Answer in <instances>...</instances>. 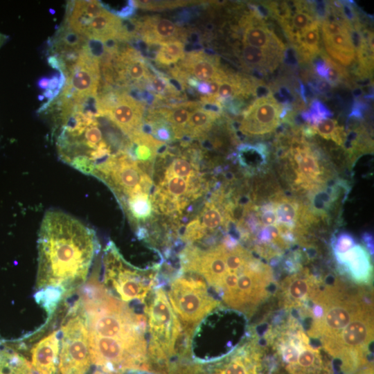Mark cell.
<instances>
[{"label": "cell", "mask_w": 374, "mask_h": 374, "mask_svg": "<svg viewBox=\"0 0 374 374\" xmlns=\"http://www.w3.org/2000/svg\"><path fill=\"white\" fill-rule=\"evenodd\" d=\"M198 105L188 103L161 111V114L170 126L175 139L185 136V129L192 111Z\"/></svg>", "instance_id": "cell-29"}, {"label": "cell", "mask_w": 374, "mask_h": 374, "mask_svg": "<svg viewBox=\"0 0 374 374\" xmlns=\"http://www.w3.org/2000/svg\"><path fill=\"white\" fill-rule=\"evenodd\" d=\"M320 288L316 278L308 271L289 276L282 284L284 304L290 308L305 310Z\"/></svg>", "instance_id": "cell-14"}, {"label": "cell", "mask_w": 374, "mask_h": 374, "mask_svg": "<svg viewBox=\"0 0 374 374\" xmlns=\"http://www.w3.org/2000/svg\"><path fill=\"white\" fill-rule=\"evenodd\" d=\"M100 116H107L128 137L142 130L144 107L133 97L109 93L98 98Z\"/></svg>", "instance_id": "cell-9"}, {"label": "cell", "mask_w": 374, "mask_h": 374, "mask_svg": "<svg viewBox=\"0 0 374 374\" xmlns=\"http://www.w3.org/2000/svg\"><path fill=\"white\" fill-rule=\"evenodd\" d=\"M148 81L151 89L159 94L165 95L175 91L169 81L161 75H150Z\"/></svg>", "instance_id": "cell-39"}, {"label": "cell", "mask_w": 374, "mask_h": 374, "mask_svg": "<svg viewBox=\"0 0 374 374\" xmlns=\"http://www.w3.org/2000/svg\"><path fill=\"white\" fill-rule=\"evenodd\" d=\"M98 249L93 229L62 211H47L38 234L36 290L68 295L84 284Z\"/></svg>", "instance_id": "cell-2"}, {"label": "cell", "mask_w": 374, "mask_h": 374, "mask_svg": "<svg viewBox=\"0 0 374 374\" xmlns=\"http://www.w3.org/2000/svg\"><path fill=\"white\" fill-rule=\"evenodd\" d=\"M260 355L252 344L243 345L218 364L212 374H259Z\"/></svg>", "instance_id": "cell-17"}, {"label": "cell", "mask_w": 374, "mask_h": 374, "mask_svg": "<svg viewBox=\"0 0 374 374\" xmlns=\"http://www.w3.org/2000/svg\"><path fill=\"white\" fill-rule=\"evenodd\" d=\"M168 299L178 319L190 327L198 324L219 305L199 276L176 278L170 284Z\"/></svg>", "instance_id": "cell-7"}, {"label": "cell", "mask_w": 374, "mask_h": 374, "mask_svg": "<svg viewBox=\"0 0 374 374\" xmlns=\"http://www.w3.org/2000/svg\"><path fill=\"white\" fill-rule=\"evenodd\" d=\"M351 27L338 33L323 37L328 53L340 65L349 66L355 61V50L350 36Z\"/></svg>", "instance_id": "cell-22"}, {"label": "cell", "mask_w": 374, "mask_h": 374, "mask_svg": "<svg viewBox=\"0 0 374 374\" xmlns=\"http://www.w3.org/2000/svg\"><path fill=\"white\" fill-rule=\"evenodd\" d=\"M258 213L262 225L266 226L276 224V216L272 202L262 204Z\"/></svg>", "instance_id": "cell-38"}, {"label": "cell", "mask_w": 374, "mask_h": 374, "mask_svg": "<svg viewBox=\"0 0 374 374\" xmlns=\"http://www.w3.org/2000/svg\"><path fill=\"white\" fill-rule=\"evenodd\" d=\"M141 166V162L136 161L126 151L121 150L98 165L91 175L104 181L121 204L132 195L149 193L152 179Z\"/></svg>", "instance_id": "cell-5"}, {"label": "cell", "mask_w": 374, "mask_h": 374, "mask_svg": "<svg viewBox=\"0 0 374 374\" xmlns=\"http://www.w3.org/2000/svg\"><path fill=\"white\" fill-rule=\"evenodd\" d=\"M320 25L315 20L296 40L294 45L306 60L314 58L320 51Z\"/></svg>", "instance_id": "cell-31"}, {"label": "cell", "mask_w": 374, "mask_h": 374, "mask_svg": "<svg viewBox=\"0 0 374 374\" xmlns=\"http://www.w3.org/2000/svg\"><path fill=\"white\" fill-rule=\"evenodd\" d=\"M315 89L319 93H326L330 89V85L325 80H319L314 85Z\"/></svg>", "instance_id": "cell-41"}, {"label": "cell", "mask_w": 374, "mask_h": 374, "mask_svg": "<svg viewBox=\"0 0 374 374\" xmlns=\"http://www.w3.org/2000/svg\"><path fill=\"white\" fill-rule=\"evenodd\" d=\"M356 244L355 238L347 232L339 233L332 240V251L334 254L343 253Z\"/></svg>", "instance_id": "cell-35"}, {"label": "cell", "mask_w": 374, "mask_h": 374, "mask_svg": "<svg viewBox=\"0 0 374 374\" xmlns=\"http://www.w3.org/2000/svg\"><path fill=\"white\" fill-rule=\"evenodd\" d=\"M218 116V112L197 105L191 112L186 127L185 135L190 137L203 136L211 127Z\"/></svg>", "instance_id": "cell-30"}, {"label": "cell", "mask_w": 374, "mask_h": 374, "mask_svg": "<svg viewBox=\"0 0 374 374\" xmlns=\"http://www.w3.org/2000/svg\"><path fill=\"white\" fill-rule=\"evenodd\" d=\"M144 40L149 43L163 44L176 40L179 28L172 21L164 18H148L141 26Z\"/></svg>", "instance_id": "cell-23"}, {"label": "cell", "mask_w": 374, "mask_h": 374, "mask_svg": "<svg viewBox=\"0 0 374 374\" xmlns=\"http://www.w3.org/2000/svg\"><path fill=\"white\" fill-rule=\"evenodd\" d=\"M99 61L83 48L71 69L66 73V82L60 95L70 98L97 96L100 80Z\"/></svg>", "instance_id": "cell-11"}, {"label": "cell", "mask_w": 374, "mask_h": 374, "mask_svg": "<svg viewBox=\"0 0 374 374\" xmlns=\"http://www.w3.org/2000/svg\"><path fill=\"white\" fill-rule=\"evenodd\" d=\"M155 56L157 63L162 65H170L184 57V44L177 39L161 44Z\"/></svg>", "instance_id": "cell-33"}, {"label": "cell", "mask_w": 374, "mask_h": 374, "mask_svg": "<svg viewBox=\"0 0 374 374\" xmlns=\"http://www.w3.org/2000/svg\"><path fill=\"white\" fill-rule=\"evenodd\" d=\"M130 220L135 223L149 220L154 208L148 193H139L131 195L121 203Z\"/></svg>", "instance_id": "cell-27"}, {"label": "cell", "mask_w": 374, "mask_h": 374, "mask_svg": "<svg viewBox=\"0 0 374 374\" xmlns=\"http://www.w3.org/2000/svg\"><path fill=\"white\" fill-rule=\"evenodd\" d=\"M87 41V38L85 36L73 30L64 23L49 42V47L53 53L52 55L79 53L85 46Z\"/></svg>", "instance_id": "cell-24"}, {"label": "cell", "mask_w": 374, "mask_h": 374, "mask_svg": "<svg viewBox=\"0 0 374 374\" xmlns=\"http://www.w3.org/2000/svg\"><path fill=\"white\" fill-rule=\"evenodd\" d=\"M282 112L283 107L271 93L258 98L244 113L239 130L250 136L269 133L278 125Z\"/></svg>", "instance_id": "cell-13"}, {"label": "cell", "mask_w": 374, "mask_h": 374, "mask_svg": "<svg viewBox=\"0 0 374 374\" xmlns=\"http://www.w3.org/2000/svg\"><path fill=\"white\" fill-rule=\"evenodd\" d=\"M312 127L315 134H319L326 139H332L339 125L336 120L328 118L319 121L317 124Z\"/></svg>", "instance_id": "cell-36"}, {"label": "cell", "mask_w": 374, "mask_h": 374, "mask_svg": "<svg viewBox=\"0 0 374 374\" xmlns=\"http://www.w3.org/2000/svg\"><path fill=\"white\" fill-rule=\"evenodd\" d=\"M271 202L274 206L276 223L289 230L294 229L302 209L299 203L292 199L278 195Z\"/></svg>", "instance_id": "cell-26"}, {"label": "cell", "mask_w": 374, "mask_h": 374, "mask_svg": "<svg viewBox=\"0 0 374 374\" xmlns=\"http://www.w3.org/2000/svg\"><path fill=\"white\" fill-rule=\"evenodd\" d=\"M145 313L150 336L149 352L154 357L166 359L175 353L181 328L163 289L154 291Z\"/></svg>", "instance_id": "cell-6"}, {"label": "cell", "mask_w": 374, "mask_h": 374, "mask_svg": "<svg viewBox=\"0 0 374 374\" xmlns=\"http://www.w3.org/2000/svg\"><path fill=\"white\" fill-rule=\"evenodd\" d=\"M183 59L184 69L202 82H208L224 72L220 69L216 59L202 52H192Z\"/></svg>", "instance_id": "cell-21"}, {"label": "cell", "mask_w": 374, "mask_h": 374, "mask_svg": "<svg viewBox=\"0 0 374 374\" xmlns=\"http://www.w3.org/2000/svg\"><path fill=\"white\" fill-rule=\"evenodd\" d=\"M91 362L108 373L146 369L145 317L137 315L93 276L80 290Z\"/></svg>", "instance_id": "cell-1"}, {"label": "cell", "mask_w": 374, "mask_h": 374, "mask_svg": "<svg viewBox=\"0 0 374 374\" xmlns=\"http://www.w3.org/2000/svg\"><path fill=\"white\" fill-rule=\"evenodd\" d=\"M197 90L199 92L203 94L208 95L210 92V87L208 82H202L200 83H198L197 86Z\"/></svg>", "instance_id": "cell-43"}, {"label": "cell", "mask_w": 374, "mask_h": 374, "mask_svg": "<svg viewBox=\"0 0 374 374\" xmlns=\"http://www.w3.org/2000/svg\"><path fill=\"white\" fill-rule=\"evenodd\" d=\"M105 8L98 1H73L68 3L65 24L76 32L83 33L91 21Z\"/></svg>", "instance_id": "cell-19"}, {"label": "cell", "mask_w": 374, "mask_h": 374, "mask_svg": "<svg viewBox=\"0 0 374 374\" xmlns=\"http://www.w3.org/2000/svg\"><path fill=\"white\" fill-rule=\"evenodd\" d=\"M292 169L295 175L294 186L310 191L325 184L324 169L315 151L301 141L292 145L288 152Z\"/></svg>", "instance_id": "cell-10"}, {"label": "cell", "mask_w": 374, "mask_h": 374, "mask_svg": "<svg viewBox=\"0 0 374 374\" xmlns=\"http://www.w3.org/2000/svg\"><path fill=\"white\" fill-rule=\"evenodd\" d=\"M59 332L53 331L31 349L32 364L38 374H55L60 350Z\"/></svg>", "instance_id": "cell-18"}, {"label": "cell", "mask_w": 374, "mask_h": 374, "mask_svg": "<svg viewBox=\"0 0 374 374\" xmlns=\"http://www.w3.org/2000/svg\"><path fill=\"white\" fill-rule=\"evenodd\" d=\"M333 114L320 100L315 99L311 104L310 109L302 114L303 120L312 126L319 121L332 116Z\"/></svg>", "instance_id": "cell-34"}, {"label": "cell", "mask_w": 374, "mask_h": 374, "mask_svg": "<svg viewBox=\"0 0 374 374\" xmlns=\"http://www.w3.org/2000/svg\"><path fill=\"white\" fill-rule=\"evenodd\" d=\"M150 132L153 137L161 142H169L172 140L173 134L169 125L163 122L152 123Z\"/></svg>", "instance_id": "cell-37"}, {"label": "cell", "mask_w": 374, "mask_h": 374, "mask_svg": "<svg viewBox=\"0 0 374 374\" xmlns=\"http://www.w3.org/2000/svg\"><path fill=\"white\" fill-rule=\"evenodd\" d=\"M0 374H34L30 363L19 354L7 350L0 351Z\"/></svg>", "instance_id": "cell-32"}, {"label": "cell", "mask_w": 374, "mask_h": 374, "mask_svg": "<svg viewBox=\"0 0 374 374\" xmlns=\"http://www.w3.org/2000/svg\"><path fill=\"white\" fill-rule=\"evenodd\" d=\"M340 270L355 283L369 285L373 279V265L369 251L356 244L343 253L334 254Z\"/></svg>", "instance_id": "cell-15"}, {"label": "cell", "mask_w": 374, "mask_h": 374, "mask_svg": "<svg viewBox=\"0 0 374 374\" xmlns=\"http://www.w3.org/2000/svg\"><path fill=\"white\" fill-rule=\"evenodd\" d=\"M224 199L222 193L220 192L205 203L200 213L187 224L183 239L193 242L222 226L227 229L232 220Z\"/></svg>", "instance_id": "cell-12"}, {"label": "cell", "mask_w": 374, "mask_h": 374, "mask_svg": "<svg viewBox=\"0 0 374 374\" xmlns=\"http://www.w3.org/2000/svg\"><path fill=\"white\" fill-rule=\"evenodd\" d=\"M123 22L120 18L105 9L85 28L83 35L104 42L108 39H120Z\"/></svg>", "instance_id": "cell-20"}, {"label": "cell", "mask_w": 374, "mask_h": 374, "mask_svg": "<svg viewBox=\"0 0 374 374\" xmlns=\"http://www.w3.org/2000/svg\"><path fill=\"white\" fill-rule=\"evenodd\" d=\"M314 69L316 73L321 78L325 79L328 71V64L323 60H319L315 62Z\"/></svg>", "instance_id": "cell-40"}, {"label": "cell", "mask_w": 374, "mask_h": 374, "mask_svg": "<svg viewBox=\"0 0 374 374\" xmlns=\"http://www.w3.org/2000/svg\"><path fill=\"white\" fill-rule=\"evenodd\" d=\"M282 56L283 53L260 49L248 45H244L241 52V58L245 65L263 71L275 69Z\"/></svg>", "instance_id": "cell-25"}, {"label": "cell", "mask_w": 374, "mask_h": 374, "mask_svg": "<svg viewBox=\"0 0 374 374\" xmlns=\"http://www.w3.org/2000/svg\"><path fill=\"white\" fill-rule=\"evenodd\" d=\"M243 44L280 53H283L285 49L283 42L255 13L244 20Z\"/></svg>", "instance_id": "cell-16"}, {"label": "cell", "mask_w": 374, "mask_h": 374, "mask_svg": "<svg viewBox=\"0 0 374 374\" xmlns=\"http://www.w3.org/2000/svg\"><path fill=\"white\" fill-rule=\"evenodd\" d=\"M291 374H328L329 367L320 351L310 343L301 328L287 330L276 340L274 347Z\"/></svg>", "instance_id": "cell-8"}, {"label": "cell", "mask_w": 374, "mask_h": 374, "mask_svg": "<svg viewBox=\"0 0 374 374\" xmlns=\"http://www.w3.org/2000/svg\"><path fill=\"white\" fill-rule=\"evenodd\" d=\"M49 84V78L42 77L37 82L38 87L42 89H47Z\"/></svg>", "instance_id": "cell-44"}, {"label": "cell", "mask_w": 374, "mask_h": 374, "mask_svg": "<svg viewBox=\"0 0 374 374\" xmlns=\"http://www.w3.org/2000/svg\"><path fill=\"white\" fill-rule=\"evenodd\" d=\"M60 374H85L91 359L85 313L78 299L69 309L61 325Z\"/></svg>", "instance_id": "cell-3"}, {"label": "cell", "mask_w": 374, "mask_h": 374, "mask_svg": "<svg viewBox=\"0 0 374 374\" xmlns=\"http://www.w3.org/2000/svg\"><path fill=\"white\" fill-rule=\"evenodd\" d=\"M267 159L266 145L258 143L255 145H242L239 148L238 160L247 172L255 173L265 166Z\"/></svg>", "instance_id": "cell-28"}, {"label": "cell", "mask_w": 374, "mask_h": 374, "mask_svg": "<svg viewBox=\"0 0 374 374\" xmlns=\"http://www.w3.org/2000/svg\"><path fill=\"white\" fill-rule=\"evenodd\" d=\"M103 268L105 284L124 302L143 301L154 284V274L128 263L112 242L104 251Z\"/></svg>", "instance_id": "cell-4"}, {"label": "cell", "mask_w": 374, "mask_h": 374, "mask_svg": "<svg viewBox=\"0 0 374 374\" xmlns=\"http://www.w3.org/2000/svg\"><path fill=\"white\" fill-rule=\"evenodd\" d=\"M362 239L363 241L366 244V247H367V250L369 251L370 253L373 254V237L371 234L369 233H364L362 235Z\"/></svg>", "instance_id": "cell-42"}]
</instances>
